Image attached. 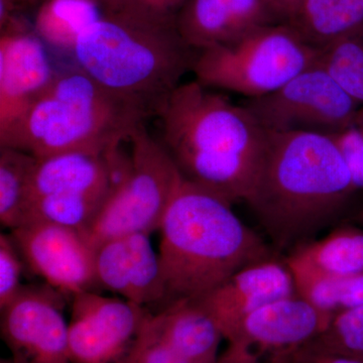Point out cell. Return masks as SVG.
<instances>
[{"label":"cell","mask_w":363,"mask_h":363,"mask_svg":"<svg viewBox=\"0 0 363 363\" xmlns=\"http://www.w3.org/2000/svg\"><path fill=\"white\" fill-rule=\"evenodd\" d=\"M157 116L160 143L185 180L233 204L245 201L266 150L267 131L245 104L195 80L179 85Z\"/></svg>","instance_id":"1"},{"label":"cell","mask_w":363,"mask_h":363,"mask_svg":"<svg viewBox=\"0 0 363 363\" xmlns=\"http://www.w3.org/2000/svg\"><path fill=\"white\" fill-rule=\"evenodd\" d=\"M355 193L330 135L267 131L264 157L245 202L279 247L328 224Z\"/></svg>","instance_id":"2"},{"label":"cell","mask_w":363,"mask_h":363,"mask_svg":"<svg viewBox=\"0 0 363 363\" xmlns=\"http://www.w3.org/2000/svg\"><path fill=\"white\" fill-rule=\"evenodd\" d=\"M233 203L182 179L159 230L164 308L199 300L243 267L272 259L269 247L234 213Z\"/></svg>","instance_id":"3"},{"label":"cell","mask_w":363,"mask_h":363,"mask_svg":"<svg viewBox=\"0 0 363 363\" xmlns=\"http://www.w3.org/2000/svg\"><path fill=\"white\" fill-rule=\"evenodd\" d=\"M72 54L93 80L157 116L196 51L176 23L105 11L80 33Z\"/></svg>","instance_id":"4"},{"label":"cell","mask_w":363,"mask_h":363,"mask_svg":"<svg viewBox=\"0 0 363 363\" xmlns=\"http://www.w3.org/2000/svg\"><path fill=\"white\" fill-rule=\"evenodd\" d=\"M150 116L140 104L76 68L56 73L21 121L0 138V147L38 160L74 152L108 154L130 140Z\"/></svg>","instance_id":"5"},{"label":"cell","mask_w":363,"mask_h":363,"mask_svg":"<svg viewBox=\"0 0 363 363\" xmlns=\"http://www.w3.org/2000/svg\"><path fill=\"white\" fill-rule=\"evenodd\" d=\"M319 50L307 44L288 23L262 26L224 45L197 51L195 80L206 88L266 96L316 65Z\"/></svg>","instance_id":"6"},{"label":"cell","mask_w":363,"mask_h":363,"mask_svg":"<svg viewBox=\"0 0 363 363\" xmlns=\"http://www.w3.org/2000/svg\"><path fill=\"white\" fill-rule=\"evenodd\" d=\"M130 140V169L84 234L94 250L117 236L159 230L183 179L175 162L160 140L147 133L145 124Z\"/></svg>","instance_id":"7"},{"label":"cell","mask_w":363,"mask_h":363,"mask_svg":"<svg viewBox=\"0 0 363 363\" xmlns=\"http://www.w3.org/2000/svg\"><path fill=\"white\" fill-rule=\"evenodd\" d=\"M245 105L267 131L324 135L342 130L362 106L318 64L274 92L247 99Z\"/></svg>","instance_id":"8"},{"label":"cell","mask_w":363,"mask_h":363,"mask_svg":"<svg viewBox=\"0 0 363 363\" xmlns=\"http://www.w3.org/2000/svg\"><path fill=\"white\" fill-rule=\"evenodd\" d=\"M64 297L48 284L23 285L1 310V337L14 363H72Z\"/></svg>","instance_id":"9"},{"label":"cell","mask_w":363,"mask_h":363,"mask_svg":"<svg viewBox=\"0 0 363 363\" xmlns=\"http://www.w3.org/2000/svg\"><path fill=\"white\" fill-rule=\"evenodd\" d=\"M69 323L72 363H121L150 313L94 291L73 296Z\"/></svg>","instance_id":"10"},{"label":"cell","mask_w":363,"mask_h":363,"mask_svg":"<svg viewBox=\"0 0 363 363\" xmlns=\"http://www.w3.org/2000/svg\"><path fill=\"white\" fill-rule=\"evenodd\" d=\"M11 234L26 267L59 292L73 297L98 288L95 250L81 231L37 221Z\"/></svg>","instance_id":"11"},{"label":"cell","mask_w":363,"mask_h":363,"mask_svg":"<svg viewBox=\"0 0 363 363\" xmlns=\"http://www.w3.org/2000/svg\"><path fill=\"white\" fill-rule=\"evenodd\" d=\"M56 75L45 43L21 23L0 37V138L25 116Z\"/></svg>","instance_id":"12"},{"label":"cell","mask_w":363,"mask_h":363,"mask_svg":"<svg viewBox=\"0 0 363 363\" xmlns=\"http://www.w3.org/2000/svg\"><path fill=\"white\" fill-rule=\"evenodd\" d=\"M332 318L298 293L243 318L225 336L229 344L260 354L291 352L321 335Z\"/></svg>","instance_id":"13"},{"label":"cell","mask_w":363,"mask_h":363,"mask_svg":"<svg viewBox=\"0 0 363 363\" xmlns=\"http://www.w3.org/2000/svg\"><path fill=\"white\" fill-rule=\"evenodd\" d=\"M98 286L136 305L162 306L164 298L161 260L150 234L117 236L95 250Z\"/></svg>","instance_id":"14"},{"label":"cell","mask_w":363,"mask_h":363,"mask_svg":"<svg viewBox=\"0 0 363 363\" xmlns=\"http://www.w3.org/2000/svg\"><path fill=\"white\" fill-rule=\"evenodd\" d=\"M297 293L286 262L274 257L243 267L225 283L195 300L220 327L224 339L238 322L255 310Z\"/></svg>","instance_id":"15"},{"label":"cell","mask_w":363,"mask_h":363,"mask_svg":"<svg viewBox=\"0 0 363 363\" xmlns=\"http://www.w3.org/2000/svg\"><path fill=\"white\" fill-rule=\"evenodd\" d=\"M279 23L267 0H190L176 28L196 52L231 44L262 26Z\"/></svg>","instance_id":"16"},{"label":"cell","mask_w":363,"mask_h":363,"mask_svg":"<svg viewBox=\"0 0 363 363\" xmlns=\"http://www.w3.org/2000/svg\"><path fill=\"white\" fill-rule=\"evenodd\" d=\"M149 324L160 338L191 363H215L223 334L219 325L195 301H180L150 314Z\"/></svg>","instance_id":"17"},{"label":"cell","mask_w":363,"mask_h":363,"mask_svg":"<svg viewBox=\"0 0 363 363\" xmlns=\"http://www.w3.org/2000/svg\"><path fill=\"white\" fill-rule=\"evenodd\" d=\"M290 269L330 277L363 274V229L344 226L328 235L302 242L286 259Z\"/></svg>","instance_id":"18"},{"label":"cell","mask_w":363,"mask_h":363,"mask_svg":"<svg viewBox=\"0 0 363 363\" xmlns=\"http://www.w3.org/2000/svg\"><path fill=\"white\" fill-rule=\"evenodd\" d=\"M289 26L315 49L363 30V0H300Z\"/></svg>","instance_id":"19"},{"label":"cell","mask_w":363,"mask_h":363,"mask_svg":"<svg viewBox=\"0 0 363 363\" xmlns=\"http://www.w3.org/2000/svg\"><path fill=\"white\" fill-rule=\"evenodd\" d=\"M97 0H43L35 16V33L52 47L73 51L80 33L101 18Z\"/></svg>","instance_id":"20"},{"label":"cell","mask_w":363,"mask_h":363,"mask_svg":"<svg viewBox=\"0 0 363 363\" xmlns=\"http://www.w3.org/2000/svg\"><path fill=\"white\" fill-rule=\"evenodd\" d=\"M290 269L298 295L331 318L363 305V274L330 277Z\"/></svg>","instance_id":"21"},{"label":"cell","mask_w":363,"mask_h":363,"mask_svg":"<svg viewBox=\"0 0 363 363\" xmlns=\"http://www.w3.org/2000/svg\"><path fill=\"white\" fill-rule=\"evenodd\" d=\"M35 162L25 152L0 147V222L11 230L23 224Z\"/></svg>","instance_id":"22"},{"label":"cell","mask_w":363,"mask_h":363,"mask_svg":"<svg viewBox=\"0 0 363 363\" xmlns=\"http://www.w3.org/2000/svg\"><path fill=\"white\" fill-rule=\"evenodd\" d=\"M317 64L363 105V30L320 49Z\"/></svg>","instance_id":"23"},{"label":"cell","mask_w":363,"mask_h":363,"mask_svg":"<svg viewBox=\"0 0 363 363\" xmlns=\"http://www.w3.org/2000/svg\"><path fill=\"white\" fill-rule=\"evenodd\" d=\"M314 341L332 352L363 360V305L332 318Z\"/></svg>","instance_id":"24"},{"label":"cell","mask_w":363,"mask_h":363,"mask_svg":"<svg viewBox=\"0 0 363 363\" xmlns=\"http://www.w3.org/2000/svg\"><path fill=\"white\" fill-rule=\"evenodd\" d=\"M330 135L347 164L355 192L363 190V105L342 130Z\"/></svg>","instance_id":"25"},{"label":"cell","mask_w":363,"mask_h":363,"mask_svg":"<svg viewBox=\"0 0 363 363\" xmlns=\"http://www.w3.org/2000/svg\"><path fill=\"white\" fill-rule=\"evenodd\" d=\"M26 266L11 234L0 235V311L21 292V276Z\"/></svg>","instance_id":"26"},{"label":"cell","mask_w":363,"mask_h":363,"mask_svg":"<svg viewBox=\"0 0 363 363\" xmlns=\"http://www.w3.org/2000/svg\"><path fill=\"white\" fill-rule=\"evenodd\" d=\"M149 317L121 363H191L160 338L150 327Z\"/></svg>","instance_id":"27"},{"label":"cell","mask_w":363,"mask_h":363,"mask_svg":"<svg viewBox=\"0 0 363 363\" xmlns=\"http://www.w3.org/2000/svg\"><path fill=\"white\" fill-rule=\"evenodd\" d=\"M288 363H363V360L332 352L312 340L293 350Z\"/></svg>","instance_id":"28"},{"label":"cell","mask_w":363,"mask_h":363,"mask_svg":"<svg viewBox=\"0 0 363 363\" xmlns=\"http://www.w3.org/2000/svg\"><path fill=\"white\" fill-rule=\"evenodd\" d=\"M162 2V0H118L116 6L106 11H118L136 18L164 21L160 18Z\"/></svg>","instance_id":"29"},{"label":"cell","mask_w":363,"mask_h":363,"mask_svg":"<svg viewBox=\"0 0 363 363\" xmlns=\"http://www.w3.org/2000/svg\"><path fill=\"white\" fill-rule=\"evenodd\" d=\"M215 363H259V355L241 346L228 344Z\"/></svg>","instance_id":"30"},{"label":"cell","mask_w":363,"mask_h":363,"mask_svg":"<svg viewBox=\"0 0 363 363\" xmlns=\"http://www.w3.org/2000/svg\"><path fill=\"white\" fill-rule=\"evenodd\" d=\"M279 23H286L292 18L300 0H267Z\"/></svg>","instance_id":"31"},{"label":"cell","mask_w":363,"mask_h":363,"mask_svg":"<svg viewBox=\"0 0 363 363\" xmlns=\"http://www.w3.org/2000/svg\"><path fill=\"white\" fill-rule=\"evenodd\" d=\"M190 0H162L160 18L169 23H175L177 16Z\"/></svg>","instance_id":"32"},{"label":"cell","mask_w":363,"mask_h":363,"mask_svg":"<svg viewBox=\"0 0 363 363\" xmlns=\"http://www.w3.org/2000/svg\"><path fill=\"white\" fill-rule=\"evenodd\" d=\"M291 352L279 353V354L272 355L269 359L264 363H288L289 355H290Z\"/></svg>","instance_id":"33"},{"label":"cell","mask_w":363,"mask_h":363,"mask_svg":"<svg viewBox=\"0 0 363 363\" xmlns=\"http://www.w3.org/2000/svg\"><path fill=\"white\" fill-rule=\"evenodd\" d=\"M97 1L104 7L105 11H109V9L116 6L118 0H97Z\"/></svg>","instance_id":"34"},{"label":"cell","mask_w":363,"mask_h":363,"mask_svg":"<svg viewBox=\"0 0 363 363\" xmlns=\"http://www.w3.org/2000/svg\"><path fill=\"white\" fill-rule=\"evenodd\" d=\"M14 4H20V2H28V1H33V0H13Z\"/></svg>","instance_id":"35"},{"label":"cell","mask_w":363,"mask_h":363,"mask_svg":"<svg viewBox=\"0 0 363 363\" xmlns=\"http://www.w3.org/2000/svg\"><path fill=\"white\" fill-rule=\"evenodd\" d=\"M1 363H14L13 362V359L11 358H9V359H1Z\"/></svg>","instance_id":"36"},{"label":"cell","mask_w":363,"mask_h":363,"mask_svg":"<svg viewBox=\"0 0 363 363\" xmlns=\"http://www.w3.org/2000/svg\"><path fill=\"white\" fill-rule=\"evenodd\" d=\"M362 222H363V214H362Z\"/></svg>","instance_id":"37"}]
</instances>
